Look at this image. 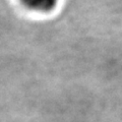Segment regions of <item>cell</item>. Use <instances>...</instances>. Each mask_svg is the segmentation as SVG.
I'll use <instances>...</instances> for the list:
<instances>
[{
  "mask_svg": "<svg viewBox=\"0 0 122 122\" xmlns=\"http://www.w3.org/2000/svg\"><path fill=\"white\" fill-rule=\"evenodd\" d=\"M25 8L36 12H49L54 9L58 0H20Z\"/></svg>",
  "mask_w": 122,
  "mask_h": 122,
  "instance_id": "cell-1",
  "label": "cell"
}]
</instances>
